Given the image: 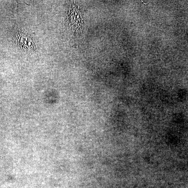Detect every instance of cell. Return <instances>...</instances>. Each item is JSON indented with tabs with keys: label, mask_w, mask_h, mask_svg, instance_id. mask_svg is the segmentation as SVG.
<instances>
[{
	"label": "cell",
	"mask_w": 188,
	"mask_h": 188,
	"mask_svg": "<svg viewBox=\"0 0 188 188\" xmlns=\"http://www.w3.org/2000/svg\"><path fill=\"white\" fill-rule=\"evenodd\" d=\"M70 18L72 26L76 29L81 28L83 23L82 14L75 5L71 6L70 10Z\"/></svg>",
	"instance_id": "obj_1"
},
{
	"label": "cell",
	"mask_w": 188,
	"mask_h": 188,
	"mask_svg": "<svg viewBox=\"0 0 188 188\" xmlns=\"http://www.w3.org/2000/svg\"><path fill=\"white\" fill-rule=\"evenodd\" d=\"M17 38L18 42L22 48L27 51L33 50L34 47L33 42L27 34L22 32L18 33Z\"/></svg>",
	"instance_id": "obj_2"
}]
</instances>
